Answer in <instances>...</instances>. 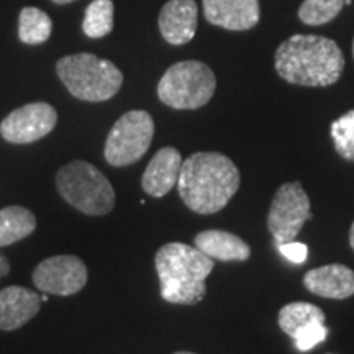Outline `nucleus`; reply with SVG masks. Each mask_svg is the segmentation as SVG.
<instances>
[{"mask_svg":"<svg viewBox=\"0 0 354 354\" xmlns=\"http://www.w3.org/2000/svg\"><path fill=\"white\" fill-rule=\"evenodd\" d=\"M326 336H328V328L325 326V323H312L295 336L294 342L300 351H310L317 344L325 342Z\"/></svg>","mask_w":354,"mask_h":354,"instance_id":"obj_23","label":"nucleus"},{"mask_svg":"<svg viewBox=\"0 0 354 354\" xmlns=\"http://www.w3.org/2000/svg\"><path fill=\"white\" fill-rule=\"evenodd\" d=\"M349 245H351V250L354 251V221H353L351 228H349Z\"/></svg>","mask_w":354,"mask_h":354,"instance_id":"obj_26","label":"nucleus"},{"mask_svg":"<svg viewBox=\"0 0 354 354\" xmlns=\"http://www.w3.org/2000/svg\"><path fill=\"white\" fill-rule=\"evenodd\" d=\"M203 13L212 25L243 32L259 21V0H203Z\"/></svg>","mask_w":354,"mask_h":354,"instance_id":"obj_11","label":"nucleus"},{"mask_svg":"<svg viewBox=\"0 0 354 354\" xmlns=\"http://www.w3.org/2000/svg\"><path fill=\"white\" fill-rule=\"evenodd\" d=\"M277 74L289 84L328 87L342 77L344 56L333 39L317 35H294L277 48Z\"/></svg>","mask_w":354,"mask_h":354,"instance_id":"obj_2","label":"nucleus"},{"mask_svg":"<svg viewBox=\"0 0 354 354\" xmlns=\"http://www.w3.org/2000/svg\"><path fill=\"white\" fill-rule=\"evenodd\" d=\"M277 250L286 259H289L290 263L294 264L305 263V259H307V254H308L307 245H304V243H299V241L279 243Z\"/></svg>","mask_w":354,"mask_h":354,"instance_id":"obj_24","label":"nucleus"},{"mask_svg":"<svg viewBox=\"0 0 354 354\" xmlns=\"http://www.w3.org/2000/svg\"><path fill=\"white\" fill-rule=\"evenodd\" d=\"M87 266L77 256L57 254L44 259L33 271V284L48 295L68 297L87 284Z\"/></svg>","mask_w":354,"mask_h":354,"instance_id":"obj_9","label":"nucleus"},{"mask_svg":"<svg viewBox=\"0 0 354 354\" xmlns=\"http://www.w3.org/2000/svg\"><path fill=\"white\" fill-rule=\"evenodd\" d=\"M41 308V297L25 287L12 286L0 290V330L13 331L28 323Z\"/></svg>","mask_w":354,"mask_h":354,"instance_id":"obj_14","label":"nucleus"},{"mask_svg":"<svg viewBox=\"0 0 354 354\" xmlns=\"http://www.w3.org/2000/svg\"><path fill=\"white\" fill-rule=\"evenodd\" d=\"M37 230V216L25 207L12 205L0 210V248L10 246Z\"/></svg>","mask_w":354,"mask_h":354,"instance_id":"obj_17","label":"nucleus"},{"mask_svg":"<svg viewBox=\"0 0 354 354\" xmlns=\"http://www.w3.org/2000/svg\"><path fill=\"white\" fill-rule=\"evenodd\" d=\"M240 184V171L232 159L221 153L202 151L183 161L177 190L187 209L212 215L228 205Z\"/></svg>","mask_w":354,"mask_h":354,"instance_id":"obj_1","label":"nucleus"},{"mask_svg":"<svg viewBox=\"0 0 354 354\" xmlns=\"http://www.w3.org/2000/svg\"><path fill=\"white\" fill-rule=\"evenodd\" d=\"M174 354H196V353H189V351H179V353H174Z\"/></svg>","mask_w":354,"mask_h":354,"instance_id":"obj_29","label":"nucleus"},{"mask_svg":"<svg viewBox=\"0 0 354 354\" xmlns=\"http://www.w3.org/2000/svg\"><path fill=\"white\" fill-rule=\"evenodd\" d=\"M214 71L201 61L172 64L158 84V97L176 110H196L207 105L215 94Z\"/></svg>","mask_w":354,"mask_h":354,"instance_id":"obj_6","label":"nucleus"},{"mask_svg":"<svg viewBox=\"0 0 354 354\" xmlns=\"http://www.w3.org/2000/svg\"><path fill=\"white\" fill-rule=\"evenodd\" d=\"M8 272H10V263H8L6 256L0 254V281H2V277H6Z\"/></svg>","mask_w":354,"mask_h":354,"instance_id":"obj_25","label":"nucleus"},{"mask_svg":"<svg viewBox=\"0 0 354 354\" xmlns=\"http://www.w3.org/2000/svg\"><path fill=\"white\" fill-rule=\"evenodd\" d=\"M304 286L318 297L348 299L354 295V271L343 264L322 266L305 274Z\"/></svg>","mask_w":354,"mask_h":354,"instance_id":"obj_15","label":"nucleus"},{"mask_svg":"<svg viewBox=\"0 0 354 354\" xmlns=\"http://www.w3.org/2000/svg\"><path fill=\"white\" fill-rule=\"evenodd\" d=\"M180 167H183V156L172 146L161 148L154 154L148 167L141 177V187L148 196L165 197L177 185Z\"/></svg>","mask_w":354,"mask_h":354,"instance_id":"obj_12","label":"nucleus"},{"mask_svg":"<svg viewBox=\"0 0 354 354\" xmlns=\"http://www.w3.org/2000/svg\"><path fill=\"white\" fill-rule=\"evenodd\" d=\"M56 73L71 95L86 102L112 99L123 84L122 71L112 61L100 59L91 53L61 57Z\"/></svg>","mask_w":354,"mask_h":354,"instance_id":"obj_4","label":"nucleus"},{"mask_svg":"<svg viewBox=\"0 0 354 354\" xmlns=\"http://www.w3.org/2000/svg\"><path fill=\"white\" fill-rule=\"evenodd\" d=\"M154 135V122L145 110H131L122 115L105 141L104 156L110 166L135 165L149 149Z\"/></svg>","mask_w":354,"mask_h":354,"instance_id":"obj_7","label":"nucleus"},{"mask_svg":"<svg viewBox=\"0 0 354 354\" xmlns=\"http://www.w3.org/2000/svg\"><path fill=\"white\" fill-rule=\"evenodd\" d=\"M312 323H325L323 310L313 304L292 302L284 305L279 312V326L290 338H295Z\"/></svg>","mask_w":354,"mask_h":354,"instance_id":"obj_18","label":"nucleus"},{"mask_svg":"<svg viewBox=\"0 0 354 354\" xmlns=\"http://www.w3.org/2000/svg\"><path fill=\"white\" fill-rule=\"evenodd\" d=\"M53 2L59 3V6H63V3H69V2H73V0H53Z\"/></svg>","mask_w":354,"mask_h":354,"instance_id":"obj_27","label":"nucleus"},{"mask_svg":"<svg viewBox=\"0 0 354 354\" xmlns=\"http://www.w3.org/2000/svg\"><path fill=\"white\" fill-rule=\"evenodd\" d=\"M330 131L336 153L346 161H354V110L331 123Z\"/></svg>","mask_w":354,"mask_h":354,"instance_id":"obj_22","label":"nucleus"},{"mask_svg":"<svg viewBox=\"0 0 354 354\" xmlns=\"http://www.w3.org/2000/svg\"><path fill=\"white\" fill-rule=\"evenodd\" d=\"M48 300V294H44V295H41V302H46Z\"/></svg>","mask_w":354,"mask_h":354,"instance_id":"obj_28","label":"nucleus"},{"mask_svg":"<svg viewBox=\"0 0 354 354\" xmlns=\"http://www.w3.org/2000/svg\"><path fill=\"white\" fill-rule=\"evenodd\" d=\"M344 0H305L299 8V19L305 25L328 24L342 12Z\"/></svg>","mask_w":354,"mask_h":354,"instance_id":"obj_21","label":"nucleus"},{"mask_svg":"<svg viewBox=\"0 0 354 354\" xmlns=\"http://www.w3.org/2000/svg\"><path fill=\"white\" fill-rule=\"evenodd\" d=\"M56 187L59 196L84 215H107L115 207V190L110 180L82 159L71 161L57 171Z\"/></svg>","mask_w":354,"mask_h":354,"instance_id":"obj_5","label":"nucleus"},{"mask_svg":"<svg viewBox=\"0 0 354 354\" xmlns=\"http://www.w3.org/2000/svg\"><path fill=\"white\" fill-rule=\"evenodd\" d=\"M53 21L48 13L35 7H25L20 12L19 37L25 44H41L51 37Z\"/></svg>","mask_w":354,"mask_h":354,"instance_id":"obj_19","label":"nucleus"},{"mask_svg":"<svg viewBox=\"0 0 354 354\" xmlns=\"http://www.w3.org/2000/svg\"><path fill=\"white\" fill-rule=\"evenodd\" d=\"M353 56H354V39H353Z\"/></svg>","mask_w":354,"mask_h":354,"instance_id":"obj_30","label":"nucleus"},{"mask_svg":"<svg viewBox=\"0 0 354 354\" xmlns=\"http://www.w3.org/2000/svg\"><path fill=\"white\" fill-rule=\"evenodd\" d=\"M57 113L50 104L35 102L13 110L0 123V135L13 145H28L55 130Z\"/></svg>","mask_w":354,"mask_h":354,"instance_id":"obj_10","label":"nucleus"},{"mask_svg":"<svg viewBox=\"0 0 354 354\" xmlns=\"http://www.w3.org/2000/svg\"><path fill=\"white\" fill-rule=\"evenodd\" d=\"M312 218L310 198L300 183L282 184L272 198L268 215V228L279 243L294 241L295 236Z\"/></svg>","mask_w":354,"mask_h":354,"instance_id":"obj_8","label":"nucleus"},{"mask_svg":"<svg viewBox=\"0 0 354 354\" xmlns=\"http://www.w3.org/2000/svg\"><path fill=\"white\" fill-rule=\"evenodd\" d=\"M198 12L196 0H169L159 13V30L167 43L185 44L196 37Z\"/></svg>","mask_w":354,"mask_h":354,"instance_id":"obj_13","label":"nucleus"},{"mask_svg":"<svg viewBox=\"0 0 354 354\" xmlns=\"http://www.w3.org/2000/svg\"><path fill=\"white\" fill-rule=\"evenodd\" d=\"M197 250L212 259L246 261L251 256V248L236 234L223 230H207L194 238Z\"/></svg>","mask_w":354,"mask_h":354,"instance_id":"obj_16","label":"nucleus"},{"mask_svg":"<svg viewBox=\"0 0 354 354\" xmlns=\"http://www.w3.org/2000/svg\"><path fill=\"white\" fill-rule=\"evenodd\" d=\"M154 264L161 297L169 304L196 305L207 294L205 281L214 271V259L184 243H167L158 250Z\"/></svg>","mask_w":354,"mask_h":354,"instance_id":"obj_3","label":"nucleus"},{"mask_svg":"<svg viewBox=\"0 0 354 354\" xmlns=\"http://www.w3.org/2000/svg\"><path fill=\"white\" fill-rule=\"evenodd\" d=\"M113 2L112 0H94L88 3L84 15L82 30L88 38H104L113 30Z\"/></svg>","mask_w":354,"mask_h":354,"instance_id":"obj_20","label":"nucleus"}]
</instances>
